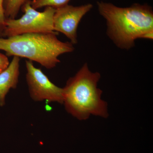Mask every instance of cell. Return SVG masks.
<instances>
[{"label":"cell","mask_w":153,"mask_h":153,"mask_svg":"<svg viewBox=\"0 0 153 153\" xmlns=\"http://www.w3.org/2000/svg\"><path fill=\"white\" fill-rule=\"evenodd\" d=\"M57 35L54 32L0 37V50L5 51L7 56L27 58L51 69L60 63L59 56L73 52L74 49L71 43L60 41Z\"/></svg>","instance_id":"3"},{"label":"cell","mask_w":153,"mask_h":153,"mask_svg":"<svg viewBox=\"0 0 153 153\" xmlns=\"http://www.w3.org/2000/svg\"><path fill=\"white\" fill-rule=\"evenodd\" d=\"M71 0H33L31 1L32 7L37 10L44 7H51L55 9L68 4Z\"/></svg>","instance_id":"9"},{"label":"cell","mask_w":153,"mask_h":153,"mask_svg":"<svg viewBox=\"0 0 153 153\" xmlns=\"http://www.w3.org/2000/svg\"><path fill=\"white\" fill-rule=\"evenodd\" d=\"M26 66L27 83L33 100L63 103V88L52 83L41 69L34 66L33 61L27 60Z\"/></svg>","instance_id":"5"},{"label":"cell","mask_w":153,"mask_h":153,"mask_svg":"<svg viewBox=\"0 0 153 153\" xmlns=\"http://www.w3.org/2000/svg\"><path fill=\"white\" fill-rule=\"evenodd\" d=\"M141 38L153 40V30L149 31V32L145 33V34L142 36Z\"/></svg>","instance_id":"12"},{"label":"cell","mask_w":153,"mask_h":153,"mask_svg":"<svg viewBox=\"0 0 153 153\" xmlns=\"http://www.w3.org/2000/svg\"><path fill=\"white\" fill-rule=\"evenodd\" d=\"M21 9L24 14L21 18L6 19L4 38L25 33L55 32L53 17L55 9L46 7L43 12H39L32 7L30 0H27Z\"/></svg>","instance_id":"4"},{"label":"cell","mask_w":153,"mask_h":153,"mask_svg":"<svg viewBox=\"0 0 153 153\" xmlns=\"http://www.w3.org/2000/svg\"><path fill=\"white\" fill-rule=\"evenodd\" d=\"M20 57L14 56L8 67L0 73V106L5 104L6 97L11 88H16L20 74Z\"/></svg>","instance_id":"7"},{"label":"cell","mask_w":153,"mask_h":153,"mask_svg":"<svg viewBox=\"0 0 153 153\" xmlns=\"http://www.w3.org/2000/svg\"><path fill=\"white\" fill-rule=\"evenodd\" d=\"M27 0H4L3 9L5 20L15 19L22 6Z\"/></svg>","instance_id":"8"},{"label":"cell","mask_w":153,"mask_h":153,"mask_svg":"<svg viewBox=\"0 0 153 153\" xmlns=\"http://www.w3.org/2000/svg\"><path fill=\"white\" fill-rule=\"evenodd\" d=\"M10 63L8 56L0 52V73L7 68Z\"/></svg>","instance_id":"10"},{"label":"cell","mask_w":153,"mask_h":153,"mask_svg":"<svg viewBox=\"0 0 153 153\" xmlns=\"http://www.w3.org/2000/svg\"><path fill=\"white\" fill-rule=\"evenodd\" d=\"M92 8V4H87L79 6L67 4L55 9L53 17L54 31L63 33L73 45L77 44L78 25Z\"/></svg>","instance_id":"6"},{"label":"cell","mask_w":153,"mask_h":153,"mask_svg":"<svg viewBox=\"0 0 153 153\" xmlns=\"http://www.w3.org/2000/svg\"><path fill=\"white\" fill-rule=\"evenodd\" d=\"M97 4L106 21L107 35L120 49H131L137 39L153 30V9L147 4L135 3L126 7L103 1Z\"/></svg>","instance_id":"1"},{"label":"cell","mask_w":153,"mask_h":153,"mask_svg":"<svg viewBox=\"0 0 153 153\" xmlns=\"http://www.w3.org/2000/svg\"><path fill=\"white\" fill-rule=\"evenodd\" d=\"M4 26L0 24V37L4 38Z\"/></svg>","instance_id":"13"},{"label":"cell","mask_w":153,"mask_h":153,"mask_svg":"<svg viewBox=\"0 0 153 153\" xmlns=\"http://www.w3.org/2000/svg\"><path fill=\"white\" fill-rule=\"evenodd\" d=\"M3 1L4 0H0V24L4 26L5 18L3 9Z\"/></svg>","instance_id":"11"},{"label":"cell","mask_w":153,"mask_h":153,"mask_svg":"<svg viewBox=\"0 0 153 153\" xmlns=\"http://www.w3.org/2000/svg\"><path fill=\"white\" fill-rule=\"evenodd\" d=\"M100 77L99 72L91 71L85 63L68 79L63 88V103L68 113L80 120L91 115L108 117L107 103L102 99V91L97 87Z\"/></svg>","instance_id":"2"}]
</instances>
